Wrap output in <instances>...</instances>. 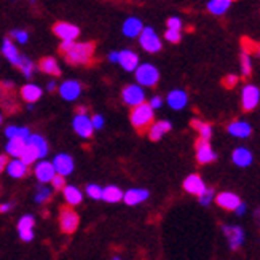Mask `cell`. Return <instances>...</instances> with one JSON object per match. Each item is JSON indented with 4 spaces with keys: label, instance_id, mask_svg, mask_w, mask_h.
<instances>
[{
    "label": "cell",
    "instance_id": "obj_2",
    "mask_svg": "<svg viewBox=\"0 0 260 260\" xmlns=\"http://www.w3.org/2000/svg\"><path fill=\"white\" fill-rule=\"evenodd\" d=\"M153 109L150 107V104L147 103H141L139 106H134L131 110V125L138 129V133H144L149 129V126L153 123Z\"/></svg>",
    "mask_w": 260,
    "mask_h": 260
},
{
    "label": "cell",
    "instance_id": "obj_42",
    "mask_svg": "<svg viewBox=\"0 0 260 260\" xmlns=\"http://www.w3.org/2000/svg\"><path fill=\"white\" fill-rule=\"evenodd\" d=\"M180 37H182V36H180V30H177V29H168L166 34H165V39L168 42H171V43H179Z\"/></svg>",
    "mask_w": 260,
    "mask_h": 260
},
{
    "label": "cell",
    "instance_id": "obj_52",
    "mask_svg": "<svg viewBox=\"0 0 260 260\" xmlns=\"http://www.w3.org/2000/svg\"><path fill=\"white\" fill-rule=\"evenodd\" d=\"M109 61H110V62H117V61H118V53H117V51H112V53L109 54Z\"/></svg>",
    "mask_w": 260,
    "mask_h": 260
},
{
    "label": "cell",
    "instance_id": "obj_29",
    "mask_svg": "<svg viewBox=\"0 0 260 260\" xmlns=\"http://www.w3.org/2000/svg\"><path fill=\"white\" fill-rule=\"evenodd\" d=\"M24 147H26V139H22V138H11V139H8V144L5 147V150H7V155H11L13 158H19L22 150H24Z\"/></svg>",
    "mask_w": 260,
    "mask_h": 260
},
{
    "label": "cell",
    "instance_id": "obj_17",
    "mask_svg": "<svg viewBox=\"0 0 260 260\" xmlns=\"http://www.w3.org/2000/svg\"><path fill=\"white\" fill-rule=\"evenodd\" d=\"M166 101H168V106L173 110H182L188 103V96L184 89H173V91L168 94Z\"/></svg>",
    "mask_w": 260,
    "mask_h": 260
},
{
    "label": "cell",
    "instance_id": "obj_34",
    "mask_svg": "<svg viewBox=\"0 0 260 260\" xmlns=\"http://www.w3.org/2000/svg\"><path fill=\"white\" fill-rule=\"evenodd\" d=\"M21 160L24 161L27 166H30V165H34L36 163L39 158H40V155H39V150L36 149L34 145H30V144H26V147H24V150H22V153H21Z\"/></svg>",
    "mask_w": 260,
    "mask_h": 260
},
{
    "label": "cell",
    "instance_id": "obj_1",
    "mask_svg": "<svg viewBox=\"0 0 260 260\" xmlns=\"http://www.w3.org/2000/svg\"><path fill=\"white\" fill-rule=\"evenodd\" d=\"M64 59L72 64H89L93 59V54H94V43L91 42H86V43H72L69 50L64 51Z\"/></svg>",
    "mask_w": 260,
    "mask_h": 260
},
{
    "label": "cell",
    "instance_id": "obj_4",
    "mask_svg": "<svg viewBox=\"0 0 260 260\" xmlns=\"http://www.w3.org/2000/svg\"><path fill=\"white\" fill-rule=\"evenodd\" d=\"M138 37H139L141 47L147 53H158L163 47L160 37H158V34L152 27H142V30H141V34Z\"/></svg>",
    "mask_w": 260,
    "mask_h": 260
},
{
    "label": "cell",
    "instance_id": "obj_32",
    "mask_svg": "<svg viewBox=\"0 0 260 260\" xmlns=\"http://www.w3.org/2000/svg\"><path fill=\"white\" fill-rule=\"evenodd\" d=\"M233 2H235V0H211V2L208 4V10L211 11L212 15L220 16L232 7Z\"/></svg>",
    "mask_w": 260,
    "mask_h": 260
},
{
    "label": "cell",
    "instance_id": "obj_13",
    "mask_svg": "<svg viewBox=\"0 0 260 260\" xmlns=\"http://www.w3.org/2000/svg\"><path fill=\"white\" fill-rule=\"evenodd\" d=\"M34 225H36V219L32 216H24L21 217L18 222V232L22 241L30 243L34 240Z\"/></svg>",
    "mask_w": 260,
    "mask_h": 260
},
{
    "label": "cell",
    "instance_id": "obj_40",
    "mask_svg": "<svg viewBox=\"0 0 260 260\" xmlns=\"http://www.w3.org/2000/svg\"><path fill=\"white\" fill-rule=\"evenodd\" d=\"M198 200H200V203H201L203 206L211 205V201L214 200V188H208V187H206V190L203 191V193L198 197Z\"/></svg>",
    "mask_w": 260,
    "mask_h": 260
},
{
    "label": "cell",
    "instance_id": "obj_36",
    "mask_svg": "<svg viewBox=\"0 0 260 260\" xmlns=\"http://www.w3.org/2000/svg\"><path fill=\"white\" fill-rule=\"evenodd\" d=\"M29 134H30V131L26 126H8L5 129V136H7L8 139H11V138H22V139H26Z\"/></svg>",
    "mask_w": 260,
    "mask_h": 260
},
{
    "label": "cell",
    "instance_id": "obj_28",
    "mask_svg": "<svg viewBox=\"0 0 260 260\" xmlns=\"http://www.w3.org/2000/svg\"><path fill=\"white\" fill-rule=\"evenodd\" d=\"M142 21L138 18H128L125 22H123V34L126 37L133 39V37H138L141 30H142Z\"/></svg>",
    "mask_w": 260,
    "mask_h": 260
},
{
    "label": "cell",
    "instance_id": "obj_6",
    "mask_svg": "<svg viewBox=\"0 0 260 260\" xmlns=\"http://www.w3.org/2000/svg\"><path fill=\"white\" fill-rule=\"evenodd\" d=\"M121 99L126 106L134 107V106H139L141 103H145V93L141 85H128L123 88Z\"/></svg>",
    "mask_w": 260,
    "mask_h": 260
},
{
    "label": "cell",
    "instance_id": "obj_37",
    "mask_svg": "<svg viewBox=\"0 0 260 260\" xmlns=\"http://www.w3.org/2000/svg\"><path fill=\"white\" fill-rule=\"evenodd\" d=\"M18 69L22 72V75H24L26 78H30L32 74H34V69H36V66H34V62L29 58H26V56H24V59H22V62L18 66Z\"/></svg>",
    "mask_w": 260,
    "mask_h": 260
},
{
    "label": "cell",
    "instance_id": "obj_45",
    "mask_svg": "<svg viewBox=\"0 0 260 260\" xmlns=\"http://www.w3.org/2000/svg\"><path fill=\"white\" fill-rule=\"evenodd\" d=\"M168 29H177V30H180V29H182V21H180L179 18H169L168 19Z\"/></svg>",
    "mask_w": 260,
    "mask_h": 260
},
{
    "label": "cell",
    "instance_id": "obj_5",
    "mask_svg": "<svg viewBox=\"0 0 260 260\" xmlns=\"http://www.w3.org/2000/svg\"><path fill=\"white\" fill-rule=\"evenodd\" d=\"M78 223H80V217H78V214L72 208L64 206L61 209V212H59V227H61V232L71 235V233L77 232Z\"/></svg>",
    "mask_w": 260,
    "mask_h": 260
},
{
    "label": "cell",
    "instance_id": "obj_11",
    "mask_svg": "<svg viewBox=\"0 0 260 260\" xmlns=\"http://www.w3.org/2000/svg\"><path fill=\"white\" fill-rule=\"evenodd\" d=\"M222 232L229 238V244H230L232 251H236L243 244V241H244V232H243L241 227H236V225H223Z\"/></svg>",
    "mask_w": 260,
    "mask_h": 260
},
{
    "label": "cell",
    "instance_id": "obj_53",
    "mask_svg": "<svg viewBox=\"0 0 260 260\" xmlns=\"http://www.w3.org/2000/svg\"><path fill=\"white\" fill-rule=\"evenodd\" d=\"M75 114H86V107H77Z\"/></svg>",
    "mask_w": 260,
    "mask_h": 260
},
{
    "label": "cell",
    "instance_id": "obj_21",
    "mask_svg": "<svg viewBox=\"0 0 260 260\" xmlns=\"http://www.w3.org/2000/svg\"><path fill=\"white\" fill-rule=\"evenodd\" d=\"M216 203L220 208H223V209L235 211L236 206H238L240 203H241V200L238 198V195L232 193V191H223V193H219L216 197Z\"/></svg>",
    "mask_w": 260,
    "mask_h": 260
},
{
    "label": "cell",
    "instance_id": "obj_55",
    "mask_svg": "<svg viewBox=\"0 0 260 260\" xmlns=\"http://www.w3.org/2000/svg\"><path fill=\"white\" fill-rule=\"evenodd\" d=\"M0 125H2V117H0Z\"/></svg>",
    "mask_w": 260,
    "mask_h": 260
},
{
    "label": "cell",
    "instance_id": "obj_8",
    "mask_svg": "<svg viewBox=\"0 0 260 260\" xmlns=\"http://www.w3.org/2000/svg\"><path fill=\"white\" fill-rule=\"evenodd\" d=\"M197 160L200 165H208L217 160V155L212 150L209 141H205V139L197 141Z\"/></svg>",
    "mask_w": 260,
    "mask_h": 260
},
{
    "label": "cell",
    "instance_id": "obj_44",
    "mask_svg": "<svg viewBox=\"0 0 260 260\" xmlns=\"http://www.w3.org/2000/svg\"><path fill=\"white\" fill-rule=\"evenodd\" d=\"M10 36H11V37H15L19 43H26L27 39H29V34H27L26 30H11Z\"/></svg>",
    "mask_w": 260,
    "mask_h": 260
},
{
    "label": "cell",
    "instance_id": "obj_31",
    "mask_svg": "<svg viewBox=\"0 0 260 260\" xmlns=\"http://www.w3.org/2000/svg\"><path fill=\"white\" fill-rule=\"evenodd\" d=\"M26 144H30V145L36 147V149L39 150L40 158L48 155V144H47V141L42 138V136H39V134H29L27 138H26Z\"/></svg>",
    "mask_w": 260,
    "mask_h": 260
},
{
    "label": "cell",
    "instance_id": "obj_7",
    "mask_svg": "<svg viewBox=\"0 0 260 260\" xmlns=\"http://www.w3.org/2000/svg\"><path fill=\"white\" fill-rule=\"evenodd\" d=\"M72 126H74V131L80 136V138L83 139H88V138H91L93 136V123H91V118H89L86 114H75V118H74V123H72Z\"/></svg>",
    "mask_w": 260,
    "mask_h": 260
},
{
    "label": "cell",
    "instance_id": "obj_43",
    "mask_svg": "<svg viewBox=\"0 0 260 260\" xmlns=\"http://www.w3.org/2000/svg\"><path fill=\"white\" fill-rule=\"evenodd\" d=\"M51 185H53L56 190H62V188H64V185H66L64 176H61V174L56 173V174L53 176V179H51Z\"/></svg>",
    "mask_w": 260,
    "mask_h": 260
},
{
    "label": "cell",
    "instance_id": "obj_49",
    "mask_svg": "<svg viewBox=\"0 0 260 260\" xmlns=\"http://www.w3.org/2000/svg\"><path fill=\"white\" fill-rule=\"evenodd\" d=\"M7 165H8V156L7 155H0V174L5 171Z\"/></svg>",
    "mask_w": 260,
    "mask_h": 260
},
{
    "label": "cell",
    "instance_id": "obj_19",
    "mask_svg": "<svg viewBox=\"0 0 260 260\" xmlns=\"http://www.w3.org/2000/svg\"><path fill=\"white\" fill-rule=\"evenodd\" d=\"M171 128H173V125L168 120H160L156 123H152V125L149 126V138L153 142L160 141L166 133L171 131Z\"/></svg>",
    "mask_w": 260,
    "mask_h": 260
},
{
    "label": "cell",
    "instance_id": "obj_51",
    "mask_svg": "<svg viewBox=\"0 0 260 260\" xmlns=\"http://www.w3.org/2000/svg\"><path fill=\"white\" fill-rule=\"evenodd\" d=\"M235 212H236V214H238V216H243V214L246 212V205H244V203H240V205H238V206H236Z\"/></svg>",
    "mask_w": 260,
    "mask_h": 260
},
{
    "label": "cell",
    "instance_id": "obj_30",
    "mask_svg": "<svg viewBox=\"0 0 260 260\" xmlns=\"http://www.w3.org/2000/svg\"><path fill=\"white\" fill-rule=\"evenodd\" d=\"M62 193H64V198H66V201L69 203L71 206H77V205H80L82 200H83L82 191L78 190L77 187H74V185H64V188H62Z\"/></svg>",
    "mask_w": 260,
    "mask_h": 260
},
{
    "label": "cell",
    "instance_id": "obj_14",
    "mask_svg": "<svg viewBox=\"0 0 260 260\" xmlns=\"http://www.w3.org/2000/svg\"><path fill=\"white\" fill-rule=\"evenodd\" d=\"M126 72H134L136 67L139 66V58L138 54L133 53L131 50H123L118 51V61H117Z\"/></svg>",
    "mask_w": 260,
    "mask_h": 260
},
{
    "label": "cell",
    "instance_id": "obj_9",
    "mask_svg": "<svg viewBox=\"0 0 260 260\" xmlns=\"http://www.w3.org/2000/svg\"><path fill=\"white\" fill-rule=\"evenodd\" d=\"M241 101H243V109L246 112L254 110L258 104V101H260V89L254 85L244 86L243 94H241Z\"/></svg>",
    "mask_w": 260,
    "mask_h": 260
},
{
    "label": "cell",
    "instance_id": "obj_16",
    "mask_svg": "<svg viewBox=\"0 0 260 260\" xmlns=\"http://www.w3.org/2000/svg\"><path fill=\"white\" fill-rule=\"evenodd\" d=\"M59 93L66 101H75L82 94V85L75 80H67L59 86Z\"/></svg>",
    "mask_w": 260,
    "mask_h": 260
},
{
    "label": "cell",
    "instance_id": "obj_48",
    "mask_svg": "<svg viewBox=\"0 0 260 260\" xmlns=\"http://www.w3.org/2000/svg\"><path fill=\"white\" fill-rule=\"evenodd\" d=\"M149 104H150V107H152L153 110H155V109H160V107L163 106V99H161L160 96H153V98L150 99V103H149Z\"/></svg>",
    "mask_w": 260,
    "mask_h": 260
},
{
    "label": "cell",
    "instance_id": "obj_10",
    "mask_svg": "<svg viewBox=\"0 0 260 260\" xmlns=\"http://www.w3.org/2000/svg\"><path fill=\"white\" fill-rule=\"evenodd\" d=\"M53 34L61 40H75L80 36V29L71 22H56L53 26Z\"/></svg>",
    "mask_w": 260,
    "mask_h": 260
},
{
    "label": "cell",
    "instance_id": "obj_47",
    "mask_svg": "<svg viewBox=\"0 0 260 260\" xmlns=\"http://www.w3.org/2000/svg\"><path fill=\"white\" fill-rule=\"evenodd\" d=\"M236 82H238V78H236L235 75H227L223 78V85L227 88H233L236 85Z\"/></svg>",
    "mask_w": 260,
    "mask_h": 260
},
{
    "label": "cell",
    "instance_id": "obj_41",
    "mask_svg": "<svg viewBox=\"0 0 260 260\" xmlns=\"http://www.w3.org/2000/svg\"><path fill=\"white\" fill-rule=\"evenodd\" d=\"M51 197V188L48 187H40L37 190V195H36V201L37 203H45V201H48Z\"/></svg>",
    "mask_w": 260,
    "mask_h": 260
},
{
    "label": "cell",
    "instance_id": "obj_24",
    "mask_svg": "<svg viewBox=\"0 0 260 260\" xmlns=\"http://www.w3.org/2000/svg\"><path fill=\"white\" fill-rule=\"evenodd\" d=\"M5 169H7V173L15 179H21L27 174V165L22 161L21 158H13L11 161H8Z\"/></svg>",
    "mask_w": 260,
    "mask_h": 260
},
{
    "label": "cell",
    "instance_id": "obj_39",
    "mask_svg": "<svg viewBox=\"0 0 260 260\" xmlns=\"http://www.w3.org/2000/svg\"><path fill=\"white\" fill-rule=\"evenodd\" d=\"M86 193H88L89 198L101 200V198H103V188H101L99 185H96V184H89L86 187Z\"/></svg>",
    "mask_w": 260,
    "mask_h": 260
},
{
    "label": "cell",
    "instance_id": "obj_25",
    "mask_svg": "<svg viewBox=\"0 0 260 260\" xmlns=\"http://www.w3.org/2000/svg\"><path fill=\"white\" fill-rule=\"evenodd\" d=\"M233 163L240 168H247L251 163H252V153L251 150L244 149V147H238V149L233 150Z\"/></svg>",
    "mask_w": 260,
    "mask_h": 260
},
{
    "label": "cell",
    "instance_id": "obj_56",
    "mask_svg": "<svg viewBox=\"0 0 260 260\" xmlns=\"http://www.w3.org/2000/svg\"><path fill=\"white\" fill-rule=\"evenodd\" d=\"M258 53H260V45H258Z\"/></svg>",
    "mask_w": 260,
    "mask_h": 260
},
{
    "label": "cell",
    "instance_id": "obj_3",
    "mask_svg": "<svg viewBox=\"0 0 260 260\" xmlns=\"http://www.w3.org/2000/svg\"><path fill=\"white\" fill-rule=\"evenodd\" d=\"M134 75L141 86L150 88V86H155L158 83V80H160V72H158V69L153 64H149V62L136 67Z\"/></svg>",
    "mask_w": 260,
    "mask_h": 260
},
{
    "label": "cell",
    "instance_id": "obj_12",
    "mask_svg": "<svg viewBox=\"0 0 260 260\" xmlns=\"http://www.w3.org/2000/svg\"><path fill=\"white\" fill-rule=\"evenodd\" d=\"M53 166H54V171L61 174V176H69L74 173V168H75V163L72 160V156L71 155H67V153H59V155H56L54 156V160H53Z\"/></svg>",
    "mask_w": 260,
    "mask_h": 260
},
{
    "label": "cell",
    "instance_id": "obj_22",
    "mask_svg": "<svg viewBox=\"0 0 260 260\" xmlns=\"http://www.w3.org/2000/svg\"><path fill=\"white\" fill-rule=\"evenodd\" d=\"M229 133L233 136V138L246 139V138H249V136H251V133H252V128H251L249 123L236 120V121H232L230 125H229Z\"/></svg>",
    "mask_w": 260,
    "mask_h": 260
},
{
    "label": "cell",
    "instance_id": "obj_46",
    "mask_svg": "<svg viewBox=\"0 0 260 260\" xmlns=\"http://www.w3.org/2000/svg\"><path fill=\"white\" fill-rule=\"evenodd\" d=\"M91 123H93V128L94 129H103V126H104V118H103V115H94L91 118Z\"/></svg>",
    "mask_w": 260,
    "mask_h": 260
},
{
    "label": "cell",
    "instance_id": "obj_27",
    "mask_svg": "<svg viewBox=\"0 0 260 260\" xmlns=\"http://www.w3.org/2000/svg\"><path fill=\"white\" fill-rule=\"evenodd\" d=\"M39 69L45 74L48 75H53V77H59L61 75V69H59V64L54 58L51 56H47V58H42L40 62H39Z\"/></svg>",
    "mask_w": 260,
    "mask_h": 260
},
{
    "label": "cell",
    "instance_id": "obj_38",
    "mask_svg": "<svg viewBox=\"0 0 260 260\" xmlns=\"http://www.w3.org/2000/svg\"><path fill=\"white\" fill-rule=\"evenodd\" d=\"M241 72L244 77H249L252 72V67H251V58H249V53L243 51L241 54Z\"/></svg>",
    "mask_w": 260,
    "mask_h": 260
},
{
    "label": "cell",
    "instance_id": "obj_33",
    "mask_svg": "<svg viewBox=\"0 0 260 260\" xmlns=\"http://www.w3.org/2000/svg\"><path fill=\"white\" fill-rule=\"evenodd\" d=\"M107 203H118L123 200V191L115 187V185H107L106 188H103V198Z\"/></svg>",
    "mask_w": 260,
    "mask_h": 260
},
{
    "label": "cell",
    "instance_id": "obj_20",
    "mask_svg": "<svg viewBox=\"0 0 260 260\" xmlns=\"http://www.w3.org/2000/svg\"><path fill=\"white\" fill-rule=\"evenodd\" d=\"M54 174H56V171H54V166H53L51 161H40L36 166V177L42 184L51 182V179H53Z\"/></svg>",
    "mask_w": 260,
    "mask_h": 260
},
{
    "label": "cell",
    "instance_id": "obj_35",
    "mask_svg": "<svg viewBox=\"0 0 260 260\" xmlns=\"http://www.w3.org/2000/svg\"><path fill=\"white\" fill-rule=\"evenodd\" d=\"M191 126H193L198 134H200V139H205L209 141L211 136H212V126L208 125L205 121H200V120H191Z\"/></svg>",
    "mask_w": 260,
    "mask_h": 260
},
{
    "label": "cell",
    "instance_id": "obj_50",
    "mask_svg": "<svg viewBox=\"0 0 260 260\" xmlns=\"http://www.w3.org/2000/svg\"><path fill=\"white\" fill-rule=\"evenodd\" d=\"M11 208H13V203H4V205H0V214L8 212Z\"/></svg>",
    "mask_w": 260,
    "mask_h": 260
},
{
    "label": "cell",
    "instance_id": "obj_26",
    "mask_svg": "<svg viewBox=\"0 0 260 260\" xmlns=\"http://www.w3.org/2000/svg\"><path fill=\"white\" fill-rule=\"evenodd\" d=\"M42 93H43L42 88L37 86V85H34V83H27V85H24L21 88V96L29 104L37 103V101L42 98Z\"/></svg>",
    "mask_w": 260,
    "mask_h": 260
},
{
    "label": "cell",
    "instance_id": "obj_15",
    "mask_svg": "<svg viewBox=\"0 0 260 260\" xmlns=\"http://www.w3.org/2000/svg\"><path fill=\"white\" fill-rule=\"evenodd\" d=\"M184 188H185V191H188V193L200 197L203 191L206 190V184H205V180H203L198 174H190L184 180Z\"/></svg>",
    "mask_w": 260,
    "mask_h": 260
},
{
    "label": "cell",
    "instance_id": "obj_54",
    "mask_svg": "<svg viewBox=\"0 0 260 260\" xmlns=\"http://www.w3.org/2000/svg\"><path fill=\"white\" fill-rule=\"evenodd\" d=\"M47 89H48V91H53V89H56V83L54 82H50L48 86H47Z\"/></svg>",
    "mask_w": 260,
    "mask_h": 260
},
{
    "label": "cell",
    "instance_id": "obj_23",
    "mask_svg": "<svg viewBox=\"0 0 260 260\" xmlns=\"http://www.w3.org/2000/svg\"><path fill=\"white\" fill-rule=\"evenodd\" d=\"M147 198H149V191L141 190V188H131V190H128V191L123 193V201H125L128 206L139 205V203L145 201Z\"/></svg>",
    "mask_w": 260,
    "mask_h": 260
},
{
    "label": "cell",
    "instance_id": "obj_18",
    "mask_svg": "<svg viewBox=\"0 0 260 260\" xmlns=\"http://www.w3.org/2000/svg\"><path fill=\"white\" fill-rule=\"evenodd\" d=\"M2 53H4L5 58H7L11 64H13V66H16V67L22 62V59H24V56H22V54L18 51V48L15 47L13 42H11L10 39H5V40H4Z\"/></svg>",
    "mask_w": 260,
    "mask_h": 260
}]
</instances>
